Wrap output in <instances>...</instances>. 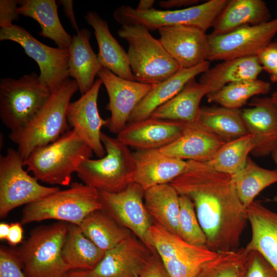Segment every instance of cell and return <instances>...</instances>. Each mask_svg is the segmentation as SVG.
Listing matches in <instances>:
<instances>
[{"label": "cell", "mask_w": 277, "mask_h": 277, "mask_svg": "<svg viewBox=\"0 0 277 277\" xmlns=\"http://www.w3.org/2000/svg\"><path fill=\"white\" fill-rule=\"evenodd\" d=\"M187 162L186 171L170 184L192 200L209 249L217 253L238 249L248 221L231 175L207 162Z\"/></svg>", "instance_id": "6da1fadb"}, {"label": "cell", "mask_w": 277, "mask_h": 277, "mask_svg": "<svg viewBox=\"0 0 277 277\" xmlns=\"http://www.w3.org/2000/svg\"><path fill=\"white\" fill-rule=\"evenodd\" d=\"M78 90L74 80H66L51 92L32 120L20 129L10 132L9 139L17 145L23 161L34 149L53 142L69 130L67 108Z\"/></svg>", "instance_id": "7a4b0ae2"}, {"label": "cell", "mask_w": 277, "mask_h": 277, "mask_svg": "<svg viewBox=\"0 0 277 277\" xmlns=\"http://www.w3.org/2000/svg\"><path fill=\"white\" fill-rule=\"evenodd\" d=\"M93 153L90 146L72 129L53 142L34 149L24 161V165L38 181L69 186L80 163L91 158Z\"/></svg>", "instance_id": "3957f363"}, {"label": "cell", "mask_w": 277, "mask_h": 277, "mask_svg": "<svg viewBox=\"0 0 277 277\" xmlns=\"http://www.w3.org/2000/svg\"><path fill=\"white\" fill-rule=\"evenodd\" d=\"M101 141L105 155L97 159L83 160L77 168V175L83 184L98 191L120 192L133 182V153L117 137L102 132Z\"/></svg>", "instance_id": "277c9868"}, {"label": "cell", "mask_w": 277, "mask_h": 277, "mask_svg": "<svg viewBox=\"0 0 277 277\" xmlns=\"http://www.w3.org/2000/svg\"><path fill=\"white\" fill-rule=\"evenodd\" d=\"M117 33L128 42V61L136 81L153 85L181 69L159 39L153 37L145 26L123 25Z\"/></svg>", "instance_id": "5b68a950"}, {"label": "cell", "mask_w": 277, "mask_h": 277, "mask_svg": "<svg viewBox=\"0 0 277 277\" xmlns=\"http://www.w3.org/2000/svg\"><path fill=\"white\" fill-rule=\"evenodd\" d=\"M68 223L58 222L33 229L17 249L26 277H65L70 270L62 252Z\"/></svg>", "instance_id": "8992f818"}, {"label": "cell", "mask_w": 277, "mask_h": 277, "mask_svg": "<svg viewBox=\"0 0 277 277\" xmlns=\"http://www.w3.org/2000/svg\"><path fill=\"white\" fill-rule=\"evenodd\" d=\"M102 207L97 189L75 182L68 189L26 205L23 210L21 223L52 219L79 226L88 214Z\"/></svg>", "instance_id": "52a82bcc"}, {"label": "cell", "mask_w": 277, "mask_h": 277, "mask_svg": "<svg viewBox=\"0 0 277 277\" xmlns=\"http://www.w3.org/2000/svg\"><path fill=\"white\" fill-rule=\"evenodd\" d=\"M51 93L35 72L19 78L0 81V117L11 132L25 126L39 111Z\"/></svg>", "instance_id": "ba28073f"}, {"label": "cell", "mask_w": 277, "mask_h": 277, "mask_svg": "<svg viewBox=\"0 0 277 277\" xmlns=\"http://www.w3.org/2000/svg\"><path fill=\"white\" fill-rule=\"evenodd\" d=\"M228 0H210L200 5L175 10L152 9L139 11L131 6L122 5L113 16L122 26L143 25L150 31L166 26L183 25L197 28L204 32L212 27L216 18Z\"/></svg>", "instance_id": "9c48e42d"}, {"label": "cell", "mask_w": 277, "mask_h": 277, "mask_svg": "<svg viewBox=\"0 0 277 277\" xmlns=\"http://www.w3.org/2000/svg\"><path fill=\"white\" fill-rule=\"evenodd\" d=\"M17 150L7 149L0 156V217H6L15 208L36 202L60 190L57 186L41 185L23 169Z\"/></svg>", "instance_id": "30bf717a"}, {"label": "cell", "mask_w": 277, "mask_h": 277, "mask_svg": "<svg viewBox=\"0 0 277 277\" xmlns=\"http://www.w3.org/2000/svg\"><path fill=\"white\" fill-rule=\"evenodd\" d=\"M151 246L171 277H196L218 253L191 245L154 221L149 231Z\"/></svg>", "instance_id": "8fae6325"}, {"label": "cell", "mask_w": 277, "mask_h": 277, "mask_svg": "<svg viewBox=\"0 0 277 277\" xmlns=\"http://www.w3.org/2000/svg\"><path fill=\"white\" fill-rule=\"evenodd\" d=\"M8 40L19 44L36 62L40 70L39 79L51 92L69 78L68 49L47 46L24 28L16 25L1 28L0 41Z\"/></svg>", "instance_id": "7c38bea8"}, {"label": "cell", "mask_w": 277, "mask_h": 277, "mask_svg": "<svg viewBox=\"0 0 277 277\" xmlns=\"http://www.w3.org/2000/svg\"><path fill=\"white\" fill-rule=\"evenodd\" d=\"M277 33V18L254 25H245L223 34L207 35L208 61H226L257 56Z\"/></svg>", "instance_id": "4fadbf2b"}, {"label": "cell", "mask_w": 277, "mask_h": 277, "mask_svg": "<svg viewBox=\"0 0 277 277\" xmlns=\"http://www.w3.org/2000/svg\"><path fill=\"white\" fill-rule=\"evenodd\" d=\"M102 210L153 250L149 231L153 222L144 204L145 190L132 182L115 193L99 191Z\"/></svg>", "instance_id": "5bb4252c"}, {"label": "cell", "mask_w": 277, "mask_h": 277, "mask_svg": "<svg viewBox=\"0 0 277 277\" xmlns=\"http://www.w3.org/2000/svg\"><path fill=\"white\" fill-rule=\"evenodd\" d=\"M109 97L107 109L111 113L106 127L117 134L128 124L129 118L152 85L124 79L102 68L98 74Z\"/></svg>", "instance_id": "9a60e30c"}, {"label": "cell", "mask_w": 277, "mask_h": 277, "mask_svg": "<svg viewBox=\"0 0 277 277\" xmlns=\"http://www.w3.org/2000/svg\"><path fill=\"white\" fill-rule=\"evenodd\" d=\"M102 84L100 78L95 81L88 91L77 100L69 103L67 111V121L72 129L99 158L106 154L101 141V129L108 123L107 120L101 117L97 107L98 95Z\"/></svg>", "instance_id": "2e32d148"}, {"label": "cell", "mask_w": 277, "mask_h": 277, "mask_svg": "<svg viewBox=\"0 0 277 277\" xmlns=\"http://www.w3.org/2000/svg\"><path fill=\"white\" fill-rule=\"evenodd\" d=\"M154 251L133 234L105 252L98 264L89 270L92 277H139Z\"/></svg>", "instance_id": "e0dca14e"}, {"label": "cell", "mask_w": 277, "mask_h": 277, "mask_svg": "<svg viewBox=\"0 0 277 277\" xmlns=\"http://www.w3.org/2000/svg\"><path fill=\"white\" fill-rule=\"evenodd\" d=\"M157 30L160 41L181 69L192 68L208 61V41L204 31L183 25L166 26Z\"/></svg>", "instance_id": "ac0fdd59"}, {"label": "cell", "mask_w": 277, "mask_h": 277, "mask_svg": "<svg viewBox=\"0 0 277 277\" xmlns=\"http://www.w3.org/2000/svg\"><path fill=\"white\" fill-rule=\"evenodd\" d=\"M187 124L149 117L128 123L116 137L128 147L136 150H160L176 140Z\"/></svg>", "instance_id": "d6986e66"}, {"label": "cell", "mask_w": 277, "mask_h": 277, "mask_svg": "<svg viewBox=\"0 0 277 277\" xmlns=\"http://www.w3.org/2000/svg\"><path fill=\"white\" fill-rule=\"evenodd\" d=\"M132 153L135 163L133 182L145 191L170 183L183 173L188 166L187 161L168 156L158 149L136 150Z\"/></svg>", "instance_id": "ffe728a7"}, {"label": "cell", "mask_w": 277, "mask_h": 277, "mask_svg": "<svg viewBox=\"0 0 277 277\" xmlns=\"http://www.w3.org/2000/svg\"><path fill=\"white\" fill-rule=\"evenodd\" d=\"M225 143L196 122L188 123L176 140L159 150L165 155L184 161L207 162L214 156Z\"/></svg>", "instance_id": "44dd1931"}, {"label": "cell", "mask_w": 277, "mask_h": 277, "mask_svg": "<svg viewBox=\"0 0 277 277\" xmlns=\"http://www.w3.org/2000/svg\"><path fill=\"white\" fill-rule=\"evenodd\" d=\"M249 108L241 110L248 134L253 135L259 147L251 153L255 156L268 155L277 146V105L271 97H254Z\"/></svg>", "instance_id": "7402d4cb"}, {"label": "cell", "mask_w": 277, "mask_h": 277, "mask_svg": "<svg viewBox=\"0 0 277 277\" xmlns=\"http://www.w3.org/2000/svg\"><path fill=\"white\" fill-rule=\"evenodd\" d=\"M246 211L251 236L245 248L259 252L277 273V213L254 201Z\"/></svg>", "instance_id": "603a6c76"}, {"label": "cell", "mask_w": 277, "mask_h": 277, "mask_svg": "<svg viewBox=\"0 0 277 277\" xmlns=\"http://www.w3.org/2000/svg\"><path fill=\"white\" fill-rule=\"evenodd\" d=\"M85 18L94 30L98 47V60L102 68L119 77L135 81L127 53L111 34L107 22L92 11H88Z\"/></svg>", "instance_id": "cb8c5ba5"}, {"label": "cell", "mask_w": 277, "mask_h": 277, "mask_svg": "<svg viewBox=\"0 0 277 277\" xmlns=\"http://www.w3.org/2000/svg\"><path fill=\"white\" fill-rule=\"evenodd\" d=\"M209 66L207 61L192 68L181 69L170 77L153 85L130 115L128 123L149 117L156 109L176 95L190 80L206 71Z\"/></svg>", "instance_id": "d4e9b609"}, {"label": "cell", "mask_w": 277, "mask_h": 277, "mask_svg": "<svg viewBox=\"0 0 277 277\" xmlns=\"http://www.w3.org/2000/svg\"><path fill=\"white\" fill-rule=\"evenodd\" d=\"M91 33L83 28L72 36L68 48L69 75L76 82L81 95L93 86L94 78L102 68L90 43Z\"/></svg>", "instance_id": "484cf974"}, {"label": "cell", "mask_w": 277, "mask_h": 277, "mask_svg": "<svg viewBox=\"0 0 277 277\" xmlns=\"http://www.w3.org/2000/svg\"><path fill=\"white\" fill-rule=\"evenodd\" d=\"M270 17L262 0H228L213 23L212 34H223L243 26L264 23Z\"/></svg>", "instance_id": "4316f807"}, {"label": "cell", "mask_w": 277, "mask_h": 277, "mask_svg": "<svg viewBox=\"0 0 277 277\" xmlns=\"http://www.w3.org/2000/svg\"><path fill=\"white\" fill-rule=\"evenodd\" d=\"M209 92L205 85L190 80L173 97L156 109L150 117L193 123L197 121L200 103Z\"/></svg>", "instance_id": "83f0119b"}, {"label": "cell", "mask_w": 277, "mask_h": 277, "mask_svg": "<svg viewBox=\"0 0 277 277\" xmlns=\"http://www.w3.org/2000/svg\"><path fill=\"white\" fill-rule=\"evenodd\" d=\"M18 6L19 15L31 17L39 24L41 36L52 40L58 48L68 49L72 37L60 21L55 1L19 0Z\"/></svg>", "instance_id": "f1b7e54d"}, {"label": "cell", "mask_w": 277, "mask_h": 277, "mask_svg": "<svg viewBox=\"0 0 277 277\" xmlns=\"http://www.w3.org/2000/svg\"><path fill=\"white\" fill-rule=\"evenodd\" d=\"M257 56L223 61L201 74L199 82L215 92L225 85L239 81L257 79L263 70Z\"/></svg>", "instance_id": "f546056e"}, {"label": "cell", "mask_w": 277, "mask_h": 277, "mask_svg": "<svg viewBox=\"0 0 277 277\" xmlns=\"http://www.w3.org/2000/svg\"><path fill=\"white\" fill-rule=\"evenodd\" d=\"M144 200L154 221L179 236L180 194L175 188L170 183L154 186L145 191Z\"/></svg>", "instance_id": "4dcf8cb0"}, {"label": "cell", "mask_w": 277, "mask_h": 277, "mask_svg": "<svg viewBox=\"0 0 277 277\" xmlns=\"http://www.w3.org/2000/svg\"><path fill=\"white\" fill-rule=\"evenodd\" d=\"M104 254L105 252L84 234L78 226L68 223L62 254L70 270H92Z\"/></svg>", "instance_id": "1f68e13d"}, {"label": "cell", "mask_w": 277, "mask_h": 277, "mask_svg": "<svg viewBox=\"0 0 277 277\" xmlns=\"http://www.w3.org/2000/svg\"><path fill=\"white\" fill-rule=\"evenodd\" d=\"M78 227L86 237L105 252L131 234L102 209L90 213Z\"/></svg>", "instance_id": "d6a6232c"}, {"label": "cell", "mask_w": 277, "mask_h": 277, "mask_svg": "<svg viewBox=\"0 0 277 277\" xmlns=\"http://www.w3.org/2000/svg\"><path fill=\"white\" fill-rule=\"evenodd\" d=\"M197 122L228 142L248 134L240 109L224 107H201Z\"/></svg>", "instance_id": "836d02e7"}, {"label": "cell", "mask_w": 277, "mask_h": 277, "mask_svg": "<svg viewBox=\"0 0 277 277\" xmlns=\"http://www.w3.org/2000/svg\"><path fill=\"white\" fill-rule=\"evenodd\" d=\"M231 176L238 196L246 208L262 190L277 183V171L259 166L249 156L244 167Z\"/></svg>", "instance_id": "e575fe53"}, {"label": "cell", "mask_w": 277, "mask_h": 277, "mask_svg": "<svg viewBox=\"0 0 277 277\" xmlns=\"http://www.w3.org/2000/svg\"><path fill=\"white\" fill-rule=\"evenodd\" d=\"M259 146L255 136L247 134L226 142L214 156L207 162L215 170L232 176L244 167L248 154Z\"/></svg>", "instance_id": "d590c367"}, {"label": "cell", "mask_w": 277, "mask_h": 277, "mask_svg": "<svg viewBox=\"0 0 277 277\" xmlns=\"http://www.w3.org/2000/svg\"><path fill=\"white\" fill-rule=\"evenodd\" d=\"M270 89V83L257 78L229 83L206 96L209 103H214L228 108L240 109L251 97L266 94Z\"/></svg>", "instance_id": "8d00e7d4"}, {"label": "cell", "mask_w": 277, "mask_h": 277, "mask_svg": "<svg viewBox=\"0 0 277 277\" xmlns=\"http://www.w3.org/2000/svg\"><path fill=\"white\" fill-rule=\"evenodd\" d=\"M245 248L218 253L207 263L196 277H245L249 255Z\"/></svg>", "instance_id": "74e56055"}, {"label": "cell", "mask_w": 277, "mask_h": 277, "mask_svg": "<svg viewBox=\"0 0 277 277\" xmlns=\"http://www.w3.org/2000/svg\"><path fill=\"white\" fill-rule=\"evenodd\" d=\"M179 236L191 245L207 247V238L199 222L194 204L188 196L180 195Z\"/></svg>", "instance_id": "f35d334b"}, {"label": "cell", "mask_w": 277, "mask_h": 277, "mask_svg": "<svg viewBox=\"0 0 277 277\" xmlns=\"http://www.w3.org/2000/svg\"><path fill=\"white\" fill-rule=\"evenodd\" d=\"M0 277H26L16 250L1 246Z\"/></svg>", "instance_id": "ab89813d"}, {"label": "cell", "mask_w": 277, "mask_h": 277, "mask_svg": "<svg viewBox=\"0 0 277 277\" xmlns=\"http://www.w3.org/2000/svg\"><path fill=\"white\" fill-rule=\"evenodd\" d=\"M249 252L245 277H277V273L261 254Z\"/></svg>", "instance_id": "60d3db41"}, {"label": "cell", "mask_w": 277, "mask_h": 277, "mask_svg": "<svg viewBox=\"0 0 277 277\" xmlns=\"http://www.w3.org/2000/svg\"><path fill=\"white\" fill-rule=\"evenodd\" d=\"M257 57L263 69L271 74L277 68V38L264 47Z\"/></svg>", "instance_id": "b9f144b4"}, {"label": "cell", "mask_w": 277, "mask_h": 277, "mask_svg": "<svg viewBox=\"0 0 277 277\" xmlns=\"http://www.w3.org/2000/svg\"><path fill=\"white\" fill-rule=\"evenodd\" d=\"M19 0L0 1V27L7 28L12 26V22L17 21L19 14L17 12Z\"/></svg>", "instance_id": "7bdbcfd3"}, {"label": "cell", "mask_w": 277, "mask_h": 277, "mask_svg": "<svg viewBox=\"0 0 277 277\" xmlns=\"http://www.w3.org/2000/svg\"><path fill=\"white\" fill-rule=\"evenodd\" d=\"M139 277H171L161 259L154 251Z\"/></svg>", "instance_id": "ee69618b"}, {"label": "cell", "mask_w": 277, "mask_h": 277, "mask_svg": "<svg viewBox=\"0 0 277 277\" xmlns=\"http://www.w3.org/2000/svg\"><path fill=\"white\" fill-rule=\"evenodd\" d=\"M22 224L18 222L10 224V231L6 240L10 245L15 246L22 242L24 231Z\"/></svg>", "instance_id": "f6af8a7d"}, {"label": "cell", "mask_w": 277, "mask_h": 277, "mask_svg": "<svg viewBox=\"0 0 277 277\" xmlns=\"http://www.w3.org/2000/svg\"><path fill=\"white\" fill-rule=\"evenodd\" d=\"M63 6L65 15L70 21L72 27L78 32L80 30L77 25L73 9L72 0H60L57 2Z\"/></svg>", "instance_id": "bcb514c9"}, {"label": "cell", "mask_w": 277, "mask_h": 277, "mask_svg": "<svg viewBox=\"0 0 277 277\" xmlns=\"http://www.w3.org/2000/svg\"><path fill=\"white\" fill-rule=\"evenodd\" d=\"M199 0H168L159 2L160 5L165 8L186 7L194 6L199 3Z\"/></svg>", "instance_id": "7dc6e473"}, {"label": "cell", "mask_w": 277, "mask_h": 277, "mask_svg": "<svg viewBox=\"0 0 277 277\" xmlns=\"http://www.w3.org/2000/svg\"><path fill=\"white\" fill-rule=\"evenodd\" d=\"M154 0H141L135 9L139 11H147L153 9Z\"/></svg>", "instance_id": "c3c4849f"}, {"label": "cell", "mask_w": 277, "mask_h": 277, "mask_svg": "<svg viewBox=\"0 0 277 277\" xmlns=\"http://www.w3.org/2000/svg\"><path fill=\"white\" fill-rule=\"evenodd\" d=\"M65 277H92L89 270H71Z\"/></svg>", "instance_id": "681fc988"}, {"label": "cell", "mask_w": 277, "mask_h": 277, "mask_svg": "<svg viewBox=\"0 0 277 277\" xmlns=\"http://www.w3.org/2000/svg\"><path fill=\"white\" fill-rule=\"evenodd\" d=\"M10 225L6 223L0 224V239L7 240L10 231Z\"/></svg>", "instance_id": "f907efd6"}, {"label": "cell", "mask_w": 277, "mask_h": 277, "mask_svg": "<svg viewBox=\"0 0 277 277\" xmlns=\"http://www.w3.org/2000/svg\"><path fill=\"white\" fill-rule=\"evenodd\" d=\"M270 78L271 82L273 83L277 82V68L270 74Z\"/></svg>", "instance_id": "816d5d0a"}, {"label": "cell", "mask_w": 277, "mask_h": 277, "mask_svg": "<svg viewBox=\"0 0 277 277\" xmlns=\"http://www.w3.org/2000/svg\"><path fill=\"white\" fill-rule=\"evenodd\" d=\"M271 154L277 167V146L274 149Z\"/></svg>", "instance_id": "f5cc1de1"}, {"label": "cell", "mask_w": 277, "mask_h": 277, "mask_svg": "<svg viewBox=\"0 0 277 277\" xmlns=\"http://www.w3.org/2000/svg\"><path fill=\"white\" fill-rule=\"evenodd\" d=\"M271 97L273 99L274 103L277 105V91L274 92L272 93Z\"/></svg>", "instance_id": "db71d44e"}, {"label": "cell", "mask_w": 277, "mask_h": 277, "mask_svg": "<svg viewBox=\"0 0 277 277\" xmlns=\"http://www.w3.org/2000/svg\"><path fill=\"white\" fill-rule=\"evenodd\" d=\"M272 201L277 203V194L273 197Z\"/></svg>", "instance_id": "11a10c76"}]
</instances>
